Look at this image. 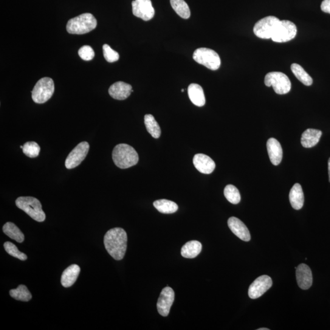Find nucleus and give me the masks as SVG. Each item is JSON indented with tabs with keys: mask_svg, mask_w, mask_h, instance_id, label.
<instances>
[{
	"mask_svg": "<svg viewBox=\"0 0 330 330\" xmlns=\"http://www.w3.org/2000/svg\"><path fill=\"white\" fill-rule=\"evenodd\" d=\"M145 124L147 131L154 138H159L161 135V129L154 117L152 115L145 116Z\"/></svg>",
	"mask_w": 330,
	"mask_h": 330,
	"instance_id": "cd10ccee",
	"label": "nucleus"
},
{
	"mask_svg": "<svg viewBox=\"0 0 330 330\" xmlns=\"http://www.w3.org/2000/svg\"><path fill=\"white\" fill-rule=\"evenodd\" d=\"M328 168L329 181L330 182V158L328 162Z\"/></svg>",
	"mask_w": 330,
	"mask_h": 330,
	"instance_id": "c9c22d12",
	"label": "nucleus"
},
{
	"mask_svg": "<svg viewBox=\"0 0 330 330\" xmlns=\"http://www.w3.org/2000/svg\"><path fill=\"white\" fill-rule=\"evenodd\" d=\"M188 94L191 102L197 106H203L205 98L202 87L196 83L190 84L188 87Z\"/></svg>",
	"mask_w": 330,
	"mask_h": 330,
	"instance_id": "412c9836",
	"label": "nucleus"
},
{
	"mask_svg": "<svg viewBox=\"0 0 330 330\" xmlns=\"http://www.w3.org/2000/svg\"><path fill=\"white\" fill-rule=\"evenodd\" d=\"M170 3L173 9L180 18L184 19L190 18V8L184 0H170Z\"/></svg>",
	"mask_w": 330,
	"mask_h": 330,
	"instance_id": "bb28decb",
	"label": "nucleus"
},
{
	"mask_svg": "<svg viewBox=\"0 0 330 330\" xmlns=\"http://www.w3.org/2000/svg\"><path fill=\"white\" fill-rule=\"evenodd\" d=\"M103 53L104 58L108 63H114L120 59L119 53L113 50L108 44L103 45Z\"/></svg>",
	"mask_w": 330,
	"mask_h": 330,
	"instance_id": "473e14b6",
	"label": "nucleus"
},
{
	"mask_svg": "<svg viewBox=\"0 0 330 330\" xmlns=\"http://www.w3.org/2000/svg\"><path fill=\"white\" fill-rule=\"evenodd\" d=\"M321 10L324 13L330 14V0H323L321 4Z\"/></svg>",
	"mask_w": 330,
	"mask_h": 330,
	"instance_id": "f704fd0d",
	"label": "nucleus"
},
{
	"mask_svg": "<svg viewBox=\"0 0 330 330\" xmlns=\"http://www.w3.org/2000/svg\"><path fill=\"white\" fill-rule=\"evenodd\" d=\"M154 206L160 213L170 214L178 210V205L173 201L167 199H159L154 202Z\"/></svg>",
	"mask_w": 330,
	"mask_h": 330,
	"instance_id": "393cba45",
	"label": "nucleus"
},
{
	"mask_svg": "<svg viewBox=\"0 0 330 330\" xmlns=\"http://www.w3.org/2000/svg\"><path fill=\"white\" fill-rule=\"evenodd\" d=\"M304 194L302 187L299 183L293 186L289 193V201L292 207L295 210H300L304 204Z\"/></svg>",
	"mask_w": 330,
	"mask_h": 330,
	"instance_id": "4be33fe9",
	"label": "nucleus"
},
{
	"mask_svg": "<svg viewBox=\"0 0 330 330\" xmlns=\"http://www.w3.org/2000/svg\"><path fill=\"white\" fill-rule=\"evenodd\" d=\"M201 250L202 245L199 242L191 241L183 245L181 249V255L183 258L193 259L198 256Z\"/></svg>",
	"mask_w": 330,
	"mask_h": 330,
	"instance_id": "5701e85b",
	"label": "nucleus"
},
{
	"mask_svg": "<svg viewBox=\"0 0 330 330\" xmlns=\"http://www.w3.org/2000/svg\"><path fill=\"white\" fill-rule=\"evenodd\" d=\"M55 91V84L52 78L44 77L36 84L32 91V98L36 103H46L52 97Z\"/></svg>",
	"mask_w": 330,
	"mask_h": 330,
	"instance_id": "39448f33",
	"label": "nucleus"
},
{
	"mask_svg": "<svg viewBox=\"0 0 330 330\" xmlns=\"http://www.w3.org/2000/svg\"><path fill=\"white\" fill-rule=\"evenodd\" d=\"M268 154L270 160L273 165L277 166L280 164L283 159V149L281 144L274 138L268 140L267 143Z\"/></svg>",
	"mask_w": 330,
	"mask_h": 330,
	"instance_id": "a211bd4d",
	"label": "nucleus"
},
{
	"mask_svg": "<svg viewBox=\"0 0 330 330\" xmlns=\"http://www.w3.org/2000/svg\"><path fill=\"white\" fill-rule=\"evenodd\" d=\"M78 55L84 61H91L94 58L95 53L91 47L84 46L78 50Z\"/></svg>",
	"mask_w": 330,
	"mask_h": 330,
	"instance_id": "72a5a7b5",
	"label": "nucleus"
},
{
	"mask_svg": "<svg viewBox=\"0 0 330 330\" xmlns=\"http://www.w3.org/2000/svg\"><path fill=\"white\" fill-rule=\"evenodd\" d=\"M128 235L123 228L109 230L104 236V245L109 255L115 260H122L127 250Z\"/></svg>",
	"mask_w": 330,
	"mask_h": 330,
	"instance_id": "f257e3e1",
	"label": "nucleus"
},
{
	"mask_svg": "<svg viewBox=\"0 0 330 330\" xmlns=\"http://www.w3.org/2000/svg\"><path fill=\"white\" fill-rule=\"evenodd\" d=\"M258 330H269V328H259Z\"/></svg>",
	"mask_w": 330,
	"mask_h": 330,
	"instance_id": "e433bc0d",
	"label": "nucleus"
},
{
	"mask_svg": "<svg viewBox=\"0 0 330 330\" xmlns=\"http://www.w3.org/2000/svg\"><path fill=\"white\" fill-rule=\"evenodd\" d=\"M193 58L197 63L211 70L218 69L221 65V60L218 53L207 48L196 49L194 52Z\"/></svg>",
	"mask_w": 330,
	"mask_h": 330,
	"instance_id": "0eeeda50",
	"label": "nucleus"
},
{
	"mask_svg": "<svg viewBox=\"0 0 330 330\" xmlns=\"http://www.w3.org/2000/svg\"><path fill=\"white\" fill-rule=\"evenodd\" d=\"M17 207L25 211L31 218L38 222H43L46 219V213L42 210L40 201L32 196H21L16 199Z\"/></svg>",
	"mask_w": 330,
	"mask_h": 330,
	"instance_id": "20e7f679",
	"label": "nucleus"
},
{
	"mask_svg": "<svg viewBox=\"0 0 330 330\" xmlns=\"http://www.w3.org/2000/svg\"><path fill=\"white\" fill-rule=\"evenodd\" d=\"M21 148H23V146H21Z\"/></svg>",
	"mask_w": 330,
	"mask_h": 330,
	"instance_id": "58836bf2",
	"label": "nucleus"
},
{
	"mask_svg": "<svg viewBox=\"0 0 330 330\" xmlns=\"http://www.w3.org/2000/svg\"><path fill=\"white\" fill-rule=\"evenodd\" d=\"M265 84L267 87L272 86L276 94H287L291 89V82L286 74L280 72L268 73L265 77Z\"/></svg>",
	"mask_w": 330,
	"mask_h": 330,
	"instance_id": "423d86ee",
	"label": "nucleus"
},
{
	"mask_svg": "<svg viewBox=\"0 0 330 330\" xmlns=\"http://www.w3.org/2000/svg\"><path fill=\"white\" fill-rule=\"evenodd\" d=\"M10 293L11 297L19 301H28L32 298V293L25 285H19L18 288L11 290Z\"/></svg>",
	"mask_w": 330,
	"mask_h": 330,
	"instance_id": "c85d7f7f",
	"label": "nucleus"
},
{
	"mask_svg": "<svg viewBox=\"0 0 330 330\" xmlns=\"http://www.w3.org/2000/svg\"><path fill=\"white\" fill-rule=\"evenodd\" d=\"M89 150V143L86 142H81L70 152L66 158L65 166L68 170L77 167L85 159Z\"/></svg>",
	"mask_w": 330,
	"mask_h": 330,
	"instance_id": "9d476101",
	"label": "nucleus"
},
{
	"mask_svg": "<svg viewBox=\"0 0 330 330\" xmlns=\"http://www.w3.org/2000/svg\"><path fill=\"white\" fill-rule=\"evenodd\" d=\"M291 70L296 78L305 86H311L313 83L312 78L302 67L298 64H292Z\"/></svg>",
	"mask_w": 330,
	"mask_h": 330,
	"instance_id": "a878e982",
	"label": "nucleus"
},
{
	"mask_svg": "<svg viewBox=\"0 0 330 330\" xmlns=\"http://www.w3.org/2000/svg\"><path fill=\"white\" fill-rule=\"evenodd\" d=\"M4 248L10 255L14 257V258H18L19 260L26 261L28 257L25 253L20 252L18 247L15 245L11 243L10 242H5L4 244Z\"/></svg>",
	"mask_w": 330,
	"mask_h": 330,
	"instance_id": "2f4dec72",
	"label": "nucleus"
},
{
	"mask_svg": "<svg viewBox=\"0 0 330 330\" xmlns=\"http://www.w3.org/2000/svg\"><path fill=\"white\" fill-rule=\"evenodd\" d=\"M97 24V20L92 14L84 13L70 19L66 29L67 32L72 35H83L94 30Z\"/></svg>",
	"mask_w": 330,
	"mask_h": 330,
	"instance_id": "7ed1b4c3",
	"label": "nucleus"
},
{
	"mask_svg": "<svg viewBox=\"0 0 330 330\" xmlns=\"http://www.w3.org/2000/svg\"><path fill=\"white\" fill-rule=\"evenodd\" d=\"M296 277L298 286L301 289L307 290L311 287L312 274L311 269L306 264H301L296 269Z\"/></svg>",
	"mask_w": 330,
	"mask_h": 330,
	"instance_id": "4468645a",
	"label": "nucleus"
},
{
	"mask_svg": "<svg viewBox=\"0 0 330 330\" xmlns=\"http://www.w3.org/2000/svg\"><path fill=\"white\" fill-rule=\"evenodd\" d=\"M322 132L319 130L308 129L301 135V145L305 148H311L319 142Z\"/></svg>",
	"mask_w": 330,
	"mask_h": 330,
	"instance_id": "6ab92c4d",
	"label": "nucleus"
},
{
	"mask_svg": "<svg viewBox=\"0 0 330 330\" xmlns=\"http://www.w3.org/2000/svg\"><path fill=\"white\" fill-rule=\"evenodd\" d=\"M297 29L293 22L289 21H280L272 37L275 42H286L292 40L297 35Z\"/></svg>",
	"mask_w": 330,
	"mask_h": 330,
	"instance_id": "1a4fd4ad",
	"label": "nucleus"
},
{
	"mask_svg": "<svg viewBox=\"0 0 330 330\" xmlns=\"http://www.w3.org/2000/svg\"><path fill=\"white\" fill-rule=\"evenodd\" d=\"M224 194L228 201L233 204H238L241 202V194H240L238 189L235 186L228 185L225 188Z\"/></svg>",
	"mask_w": 330,
	"mask_h": 330,
	"instance_id": "c756f323",
	"label": "nucleus"
},
{
	"mask_svg": "<svg viewBox=\"0 0 330 330\" xmlns=\"http://www.w3.org/2000/svg\"><path fill=\"white\" fill-rule=\"evenodd\" d=\"M280 20L275 16H268L259 21L253 28L254 33L261 39H271Z\"/></svg>",
	"mask_w": 330,
	"mask_h": 330,
	"instance_id": "6e6552de",
	"label": "nucleus"
},
{
	"mask_svg": "<svg viewBox=\"0 0 330 330\" xmlns=\"http://www.w3.org/2000/svg\"><path fill=\"white\" fill-rule=\"evenodd\" d=\"M193 162L197 170L203 174H211L215 168V163L205 154H196L193 157Z\"/></svg>",
	"mask_w": 330,
	"mask_h": 330,
	"instance_id": "dca6fc26",
	"label": "nucleus"
},
{
	"mask_svg": "<svg viewBox=\"0 0 330 330\" xmlns=\"http://www.w3.org/2000/svg\"><path fill=\"white\" fill-rule=\"evenodd\" d=\"M3 231H4V233L6 235L14 240V241L19 242V243H22L24 241V234L13 223H7L3 227Z\"/></svg>",
	"mask_w": 330,
	"mask_h": 330,
	"instance_id": "b1692460",
	"label": "nucleus"
},
{
	"mask_svg": "<svg viewBox=\"0 0 330 330\" xmlns=\"http://www.w3.org/2000/svg\"><path fill=\"white\" fill-rule=\"evenodd\" d=\"M228 227L232 232L242 241H250L251 236L246 225L236 217H231L228 221Z\"/></svg>",
	"mask_w": 330,
	"mask_h": 330,
	"instance_id": "f3484780",
	"label": "nucleus"
},
{
	"mask_svg": "<svg viewBox=\"0 0 330 330\" xmlns=\"http://www.w3.org/2000/svg\"><path fill=\"white\" fill-rule=\"evenodd\" d=\"M181 91H182V92L184 91V89H182L181 90Z\"/></svg>",
	"mask_w": 330,
	"mask_h": 330,
	"instance_id": "4c0bfd02",
	"label": "nucleus"
},
{
	"mask_svg": "<svg viewBox=\"0 0 330 330\" xmlns=\"http://www.w3.org/2000/svg\"><path fill=\"white\" fill-rule=\"evenodd\" d=\"M22 151L27 157L35 158L38 157L41 148L38 143L35 142H30L24 144Z\"/></svg>",
	"mask_w": 330,
	"mask_h": 330,
	"instance_id": "7c9ffc66",
	"label": "nucleus"
},
{
	"mask_svg": "<svg viewBox=\"0 0 330 330\" xmlns=\"http://www.w3.org/2000/svg\"><path fill=\"white\" fill-rule=\"evenodd\" d=\"M80 267L76 264L71 265L67 267L62 274L61 283L64 287H71L77 281L80 273Z\"/></svg>",
	"mask_w": 330,
	"mask_h": 330,
	"instance_id": "aec40b11",
	"label": "nucleus"
},
{
	"mask_svg": "<svg viewBox=\"0 0 330 330\" xmlns=\"http://www.w3.org/2000/svg\"><path fill=\"white\" fill-rule=\"evenodd\" d=\"M113 160L118 168L127 169L136 165L139 161L137 152L131 146L120 144L112 152Z\"/></svg>",
	"mask_w": 330,
	"mask_h": 330,
	"instance_id": "f03ea898",
	"label": "nucleus"
},
{
	"mask_svg": "<svg viewBox=\"0 0 330 330\" xmlns=\"http://www.w3.org/2000/svg\"><path fill=\"white\" fill-rule=\"evenodd\" d=\"M272 278L267 275L259 276L250 285L248 289V296L250 298L256 299L261 297L272 286Z\"/></svg>",
	"mask_w": 330,
	"mask_h": 330,
	"instance_id": "f8f14e48",
	"label": "nucleus"
},
{
	"mask_svg": "<svg viewBox=\"0 0 330 330\" xmlns=\"http://www.w3.org/2000/svg\"><path fill=\"white\" fill-rule=\"evenodd\" d=\"M133 92L132 86L131 84L123 82V81H118L112 86H110L108 92L110 96L116 100H123L128 98Z\"/></svg>",
	"mask_w": 330,
	"mask_h": 330,
	"instance_id": "2eb2a0df",
	"label": "nucleus"
},
{
	"mask_svg": "<svg viewBox=\"0 0 330 330\" xmlns=\"http://www.w3.org/2000/svg\"><path fill=\"white\" fill-rule=\"evenodd\" d=\"M132 11L135 16L149 21L154 18L155 10L151 0H135L132 2Z\"/></svg>",
	"mask_w": 330,
	"mask_h": 330,
	"instance_id": "9b49d317",
	"label": "nucleus"
},
{
	"mask_svg": "<svg viewBox=\"0 0 330 330\" xmlns=\"http://www.w3.org/2000/svg\"><path fill=\"white\" fill-rule=\"evenodd\" d=\"M174 297V290L171 287H166L163 289L157 304L158 312L161 315L166 317L169 314Z\"/></svg>",
	"mask_w": 330,
	"mask_h": 330,
	"instance_id": "ddd939ff",
	"label": "nucleus"
}]
</instances>
